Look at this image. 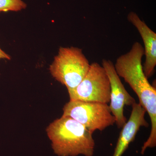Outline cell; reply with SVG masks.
Segmentation results:
<instances>
[{
  "label": "cell",
  "mask_w": 156,
  "mask_h": 156,
  "mask_svg": "<svg viewBox=\"0 0 156 156\" xmlns=\"http://www.w3.org/2000/svg\"><path fill=\"white\" fill-rule=\"evenodd\" d=\"M63 112L62 116L76 120L92 133L103 131L115 123L107 104L70 100L63 107Z\"/></svg>",
  "instance_id": "cell-4"
},
{
  "label": "cell",
  "mask_w": 156,
  "mask_h": 156,
  "mask_svg": "<svg viewBox=\"0 0 156 156\" xmlns=\"http://www.w3.org/2000/svg\"><path fill=\"white\" fill-rule=\"evenodd\" d=\"M46 131L58 156H93L95 146L93 133L72 118L62 116L50 123Z\"/></svg>",
  "instance_id": "cell-2"
},
{
  "label": "cell",
  "mask_w": 156,
  "mask_h": 156,
  "mask_svg": "<svg viewBox=\"0 0 156 156\" xmlns=\"http://www.w3.org/2000/svg\"><path fill=\"white\" fill-rule=\"evenodd\" d=\"M102 66L105 69L110 82V104L109 107L115 117V123L118 128H121L127 122V119L124 114L125 105L132 106L136 101L124 87L115 70L112 62L109 59H103Z\"/></svg>",
  "instance_id": "cell-6"
},
{
  "label": "cell",
  "mask_w": 156,
  "mask_h": 156,
  "mask_svg": "<svg viewBox=\"0 0 156 156\" xmlns=\"http://www.w3.org/2000/svg\"><path fill=\"white\" fill-rule=\"evenodd\" d=\"M129 120L123 126L113 156H122L141 127H148V123L145 119L146 110L139 103H134Z\"/></svg>",
  "instance_id": "cell-8"
},
{
  "label": "cell",
  "mask_w": 156,
  "mask_h": 156,
  "mask_svg": "<svg viewBox=\"0 0 156 156\" xmlns=\"http://www.w3.org/2000/svg\"><path fill=\"white\" fill-rule=\"evenodd\" d=\"M11 57L9 54L6 53L5 51H3L1 48H0V59H6L8 60L11 59Z\"/></svg>",
  "instance_id": "cell-10"
},
{
  "label": "cell",
  "mask_w": 156,
  "mask_h": 156,
  "mask_svg": "<svg viewBox=\"0 0 156 156\" xmlns=\"http://www.w3.org/2000/svg\"><path fill=\"white\" fill-rule=\"evenodd\" d=\"M128 21L138 31L144 44L145 61L143 65L144 74L151 77L154 73L156 66V34L134 12H130L127 16Z\"/></svg>",
  "instance_id": "cell-7"
},
{
  "label": "cell",
  "mask_w": 156,
  "mask_h": 156,
  "mask_svg": "<svg viewBox=\"0 0 156 156\" xmlns=\"http://www.w3.org/2000/svg\"><path fill=\"white\" fill-rule=\"evenodd\" d=\"M68 92L70 100L108 104L110 100V82L102 65L94 62L77 87Z\"/></svg>",
  "instance_id": "cell-5"
},
{
  "label": "cell",
  "mask_w": 156,
  "mask_h": 156,
  "mask_svg": "<svg viewBox=\"0 0 156 156\" xmlns=\"http://www.w3.org/2000/svg\"><path fill=\"white\" fill-rule=\"evenodd\" d=\"M144 48L138 42H134L130 50L119 56L114 64L115 70L131 87L139 98V104L150 118L149 136L143 146L144 151L156 146V90L146 77L142 64Z\"/></svg>",
  "instance_id": "cell-1"
},
{
  "label": "cell",
  "mask_w": 156,
  "mask_h": 156,
  "mask_svg": "<svg viewBox=\"0 0 156 156\" xmlns=\"http://www.w3.org/2000/svg\"><path fill=\"white\" fill-rule=\"evenodd\" d=\"M27 5L22 0H0V13L19 11L25 9Z\"/></svg>",
  "instance_id": "cell-9"
},
{
  "label": "cell",
  "mask_w": 156,
  "mask_h": 156,
  "mask_svg": "<svg viewBox=\"0 0 156 156\" xmlns=\"http://www.w3.org/2000/svg\"><path fill=\"white\" fill-rule=\"evenodd\" d=\"M90 65L81 48L60 47L49 70L52 76L65 86L69 91L76 88L83 80Z\"/></svg>",
  "instance_id": "cell-3"
}]
</instances>
